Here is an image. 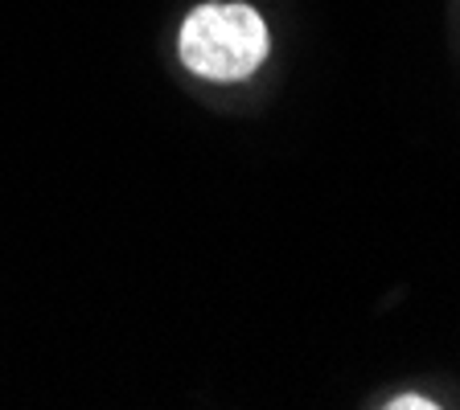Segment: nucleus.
<instances>
[{"label": "nucleus", "instance_id": "f03ea898", "mask_svg": "<svg viewBox=\"0 0 460 410\" xmlns=\"http://www.w3.org/2000/svg\"><path fill=\"white\" fill-rule=\"evenodd\" d=\"M391 410H436L440 402H431V398H420V394H399V398L386 402Z\"/></svg>", "mask_w": 460, "mask_h": 410}, {"label": "nucleus", "instance_id": "f257e3e1", "mask_svg": "<svg viewBox=\"0 0 460 410\" xmlns=\"http://www.w3.org/2000/svg\"><path fill=\"white\" fill-rule=\"evenodd\" d=\"M185 70L210 83H243L268 62V25L251 4H198L177 38Z\"/></svg>", "mask_w": 460, "mask_h": 410}]
</instances>
